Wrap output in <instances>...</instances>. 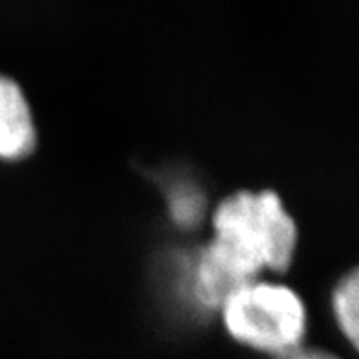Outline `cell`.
<instances>
[{"mask_svg":"<svg viewBox=\"0 0 359 359\" xmlns=\"http://www.w3.org/2000/svg\"><path fill=\"white\" fill-rule=\"evenodd\" d=\"M215 238L196 268V295L208 306H222L229 295L255 283L260 269H286L297 227L273 191L238 193L220 202L213 218Z\"/></svg>","mask_w":359,"mask_h":359,"instance_id":"6da1fadb","label":"cell"},{"mask_svg":"<svg viewBox=\"0 0 359 359\" xmlns=\"http://www.w3.org/2000/svg\"><path fill=\"white\" fill-rule=\"evenodd\" d=\"M226 328L235 339L271 354H290L303 339V301L288 286L250 283L224 301Z\"/></svg>","mask_w":359,"mask_h":359,"instance_id":"7a4b0ae2","label":"cell"},{"mask_svg":"<svg viewBox=\"0 0 359 359\" xmlns=\"http://www.w3.org/2000/svg\"><path fill=\"white\" fill-rule=\"evenodd\" d=\"M35 147V125L20 86L0 76V158H22Z\"/></svg>","mask_w":359,"mask_h":359,"instance_id":"3957f363","label":"cell"},{"mask_svg":"<svg viewBox=\"0 0 359 359\" xmlns=\"http://www.w3.org/2000/svg\"><path fill=\"white\" fill-rule=\"evenodd\" d=\"M358 271L352 269L334 290V313L346 339L358 346Z\"/></svg>","mask_w":359,"mask_h":359,"instance_id":"277c9868","label":"cell"},{"mask_svg":"<svg viewBox=\"0 0 359 359\" xmlns=\"http://www.w3.org/2000/svg\"><path fill=\"white\" fill-rule=\"evenodd\" d=\"M279 359H339L337 355L325 350H293L290 354L280 355Z\"/></svg>","mask_w":359,"mask_h":359,"instance_id":"5b68a950","label":"cell"}]
</instances>
